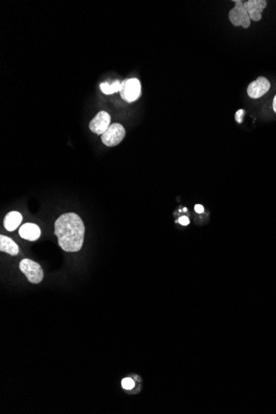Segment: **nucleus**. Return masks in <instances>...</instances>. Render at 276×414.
Returning a JSON list of instances; mask_svg holds the SVG:
<instances>
[{"label":"nucleus","instance_id":"nucleus-10","mask_svg":"<svg viewBox=\"0 0 276 414\" xmlns=\"http://www.w3.org/2000/svg\"><path fill=\"white\" fill-rule=\"evenodd\" d=\"M22 220H23V217L19 212L12 211L5 216L4 226L6 230L13 232L19 228V225L21 224Z\"/></svg>","mask_w":276,"mask_h":414},{"label":"nucleus","instance_id":"nucleus-13","mask_svg":"<svg viewBox=\"0 0 276 414\" xmlns=\"http://www.w3.org/2000/svg\"><path fill=\"white\" fill-rule=\"evenodd\" d=\"M122 386H123V388H124V389L130 390V389H132V388H134L135 383L132 379H130V378H126V379H123V381H122Z\"/></svg>","mask_w":276,"mask_h":414},{"label":"nucleus","instance_id":"nucleus-16","mask_svg":"<svg viewBox=\"0 0 276 414\" xmlns=\"http://www.w3.org/2000/svg\"><path fill=\"white\" fill-rule=\"evenodd\" d=\"M194 210H195L196 213H198V214H203L204 212V208L200 204H197L195 205V207H194Z\"/></svg>","mask_w":276,"mask_h":414},{"label":"nucleus","instance_id":"nucleus-15","mask_svg":"<svg viewBox=\"0 0 276 414\" xmlns=\"http://www.w3.org/2000/svg\"><path fill=\"white\" fill-rule=\"evenodd\" d=\"M189 218H187V217L183 216L181 218H179V220H178V223L179 224H181L183 226H187V225H189Z\"/></svg>","mask_w":276,"mask_h":414},{"label":"nucleus","instance_id":"nucleus-3","mask_svg":"<svg viewBox=\"0 0 276 414\" xmlns=\"http://www.w3.org/2000/svg\"><path fill=\"white\" fill-rule=\"evenodd\" d=\"M235 7L229 12V20L235 27L241 26L243 29H248L250 26V19L246 10L243 7V1L235 0Z\"/></svg>","mask_w":276,"mask_h":414},{"label":"nucleus","instance_id":"nucleus-14","mask_svg":"<svg viewBox=\"0 0 276 414\" xmlns=\"http://www.w3.org/2000/svg\"><path fill=\"white\" fill-rule=\"evenodd\" d=\"M244 114H245V110L243 109H239L236 113L235 118H236V122L238 123H241L243 122Z\"/></svg>","mask_w":276,"mask_h":414},{"label":"nucleus","instance_id":"nucleus-12","mask_svg":"<svg viewBox=\"0 0 276 414\" xmlns=\"http://www.w3.org/2000/svg\"><path fill=\"white\" fill-rule=\"evenodd\" d=\"M100 89L102 92L105 94H112L118 91L120 92L123 89V82L116 80L112 85H109V83H103L100 85Z\"/></svg>","mask_w":276,"mask_h":414},{"label":"nucleus","instance_id":"nucleus-9","mask_svg":"<svg viewBox=\"0 0 276 414\" xmlns=\"http://www.w3.org/2000/svg\"><path fill=\"white\" fill-rule=\"evenodd\" d=\"M19 233L22 238L31 242L38 240L41 237L40 228L38 225L30 223L23 225L19 229Z\"/></svg>","mask_w":276,"mask_h":414},{"label":"nucleus","instance_id":"nucleus-4","mask_svg":"<svg viewBox=\"0 0 276 414\" xmlns=\"http://www.w3.org/2000/svg\"><path fill=\"white\" fill-rule=\"evenodd\" d=\"M125 128L120 123H113L104 134L101 135V140L107 146H115L120 143L125 137Z\"/></svg>","mask_w":276,"mask_h":414},{"label":"nucleus","instance_id":"nucleus-17","mask_svg":"<svg viewBox=\"0 0 276 414\" xmlns=\"http://www.w3.org/2000/svg\"><path fill=\"white\" fill-rule=\"evenodd\" d=\"M273 109L276 113V95L274 96V100H273Z\"/></svg>","mask_w":276,"mask_h":414},{"label":"nucleus","instance_id":"nucleus-5","mask_svg":"<svg viewBox=\"0 0 276 414\" xmlns=\"http://www.w3.org/2000/svg\"><path fill=\"white\" fill-rule=\"evenodd\" d=\"M141 83L137 79H130L123 81V89L120 91L121 97L126 102L132 103L141 96Z\"/></svg>","mask_w":276,"mask_h":414},{"label":"nucleus","instance_id":"nucleus-11","mask_svg":"<svg viewBox=\"0 0 276 414\" xmlns=\"http://www.w3.org/2000/svg\"><path fill=\"white\" fill-rule=\"evenodd\" d=\"M0 251L6 252L11 256H17L19 254V247L16 243L6 236H0Z\"/></svg>","mask_w":276,"mask_h":414},{"label":"nucleus","instance_id":"nucleus-6","mask_svg":"<svg viewBox=\"0 0 276 414\" xmlns=\"http://www.w3.org/2000/svg\"><path fill=\"white\" fill-rule=\"evenodd\" d=\"M111 125V117L105 111H101L90 123V129L97 135H103Z\"/></svg>","mask_w":276,"mask_h":414},{"label":"nucleus","instance_id":"nucleus-7","mask_svg":"<svg viewBox=\"0 0 276 414\" xmlns=\"http://www.w3.org/2000/svg\"><path fill=\"white\" fill-rule=\"evenodd\" d=\"M270 89V83L266 78L260 76L250 83L247 88V94L251 99H259L266 94Z\"/></svg>","mask_w":276,"mask_h":414},{"label":"nucleus","instance_id":"nucleus-8","mask_svg":"<svg viewBox=\"0 0 276 414\" xmlns=\"http://www.w3.org/2000/svg\"><path fill=\"white\" fill-rule=\"evenodd\" d=\"M267 2L265 0H249L244 2L243 7L250 20L253 21H260L262 18V12L266 7Z\"/></svg>","mask_w":276,"mask_h":414},{"label":"nucleus","instance_id":"nucleus-2","mask_svg":"<svg viewBox=\"0 0 276 414\" xmlns=\"http://www.w3.org/2000/svg\"><path fill=\"white\" fill-rule=\"evenodd\" d=\"M19 268L32 284H39L43 280L44 274L43 269L35 261L30 259H24L19 264Z\"/></svg>","mask_w":276,"mask_h":414},{"label":"nucleus","instance_id":"nucleus-1","mask_svg":"<svg viewBox=\"0 0 276 414\" xmlns=\"http://www.w3.org/2000/svg\"><path fill=\"white\" fill-rule=\"evenodd\" d=\"M85 228L81 217L74 213L65 214L55 223V235L58 244L66 252L81 251L85 238Z\"/></svg>","mask_w":276,"mask_h":414}]
</instances>
